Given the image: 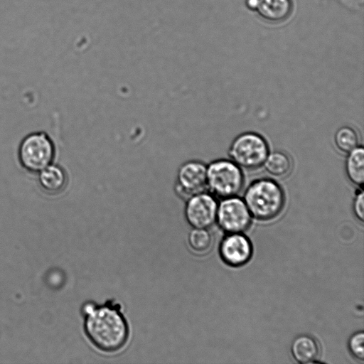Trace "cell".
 Masks as SVG:
<instances>
[{
	"label": "cell",
	"mask_w": 364,
	"mask_h": 364,
	"mask_svg": "<svg viewBox=\"0 0 364 364\" xmlns=\"http://www.w3.org/2000/svg\"><path fill=\"white\" fill-rule=\"evenodd\" d=\"M82 314L84 331L97 349L113 353L125 346L129 329L120 308L109 304L97 305L87 302L82 306Z\"/></svg>",
	"instance_id": "cell-1"
},
{
	"label": "cell",
	"mask_w": 364,
	"mask_h": 364,
	"mask_svg": "<svg viewBox=\"0 0 364 364\" xmlns=\"http://www.w3.org/2000/svg\"><path fill=\"white\" fill-rule=\"evenodd\" d=\"M348 348L352 355L357 359H364V333L363 331H358L353 333L348 341Z\"/></svg>",
	"instance_id": "cell-17"
},
{
	"label": "cell",
	"mask_w": 364,
	"mask_h": 364,
	"mask_svg": "<svg viewBox=\"0 0 364 364\" xmlns=\"http://www.w3.org/2000/svg\"><path fill=\"white\" fill-rule=\"evenodd\" d=\"M334 142L340 151L348 154L358 146V136L352 127L343 126L336 131Z\"/></svg>",
	"instance_id": "cell-15"
},
{
	"label": "cell",
	"mask_w": 364,
	"mask_h": 364,
	"mask_svg": "<svg viewBox=\"0 0 364 364\" xmlns=\"http://www.w3.org/2000/svg\"><path fill=\"white\" fill-rule=\"evenodd\" d=\"M269 146L260 134L247 132L239 134L232 141L228 154L240 168L255 169L263 166L269 154Z\"/></svg>",
	"instance_id": "cell-4"
},
{
	"label": "cell",
	"mask_w": 364,
	"mask_h": 364,
	"mask_svg": "<svg viewBox=\"0 0 364 364\" xmlns=\"http://www.w3.org/2000/svg\"><path fill=\"white\" fill-rule=\"evenodd\" d=\"M188 242L194 252L204 253L212 245V235L207 228H193L188 234Z\"/></svg>",
	"instance_id": "cell-16"
},
{
	"label": "cell",
	"mask_w": 364,
	"mask_h": 364,
	"mask_svg": "<svg viewBox=\"0 0 364 364\" xmlns=\"http://www.w3.org/2000/svg\"><path fill=\"white\" fill-rule=\"evenodd\" d=\"M218 203L212 194L205 191L187 199L185 217L193 228H208L216 221Z\"/></svg>",
	"instance_id": "cell-7"
},
{
	"label": "cell",
	"mask_w": 364,
	"mask_h": 364,
	"mask_svg": "<svg viewBox=\"0 0 364 364\" xmlns=\"http://www.w3.org/2000/svg\"><path fill=\"white\" fill-rule=\"evenodd\" d=\"M243 200L251 216L259 220H269L282 212L285 196L278 183L262 178L253 181L248 186Z\"/></svg>",
	"instance_id": "cell-2"
},
{
	"label": "cell",
	"mask_w": 364,
	"mask_h": 364,
	"mask_svg": "<svg viewBox=\"0 0 364 364\" xmlns=\"http://www.w3.org/2000/svg\"><path fill=\"white\" fill-rule=\"evenodd\" d=\"M263 166L266 171L276 177H283L287 175L291 169V161L284 152L274 151L269 152Z\"/></svg>",
	"instance_id": "cell-14"
},
{
	"label": "cell",
	"mask_w": 364,
	"mask_h": 364,
	"mask_svg": "<svg viewBox=\"0 0 364 364\" xmlns=\"http://www.w3.org/2000/svg\"><path fill=\"white\" fill-rule=\"evenodd\" d=\"M244 176L231 159H220L207 166V188L222 198L235 196L242 190Z\"/></svg>",
	"instance_id": "cell-3"
},
{
	"label": "cell",
	"mask_w": 364,
	"mask_h": 364,
	"mask_svg": "<svg viewBox=\"0 0 364 364\" xmlns=\"http://www.w3.org/2000/svg\"><path fill=\"white\" fill-rule=\"evenodd\" d=\"M252 252L251 242L242 233H228L219 247L223 261L235 267L245 264L251 259Z\"/></svg>",
	"instance_id": "cell-9"
},
{
	"label": "cell",
	"mask_w": 364,
	"mask_h": 364,
	"mask_svg": "<svg viewBox=\"0 0 364 364\" xmlns=\"http://www.w3.org/2000/svg\"><path fill=\"white\" fill-rule=\"evenodd\" d=\"M259 0H245L246 7L252 11H256L259 5Z\"/></svg>",
	"instance_id": "cell-19"
},
{
	"label": "cell",
	"mask_w": 364,
	"mask_h": 364,
	"mask_svg": "<svg viewBox=\"0 0 364 364\" xmlns=\"http://www.w3.org/2000/svg\"><path fill=\"white\" fill-rule=\"evenodd\" d=\"M292 11V0H259L256 12L263 20L279 23L286 21Z\"/></svg>",
	"instance_id": "cell-10"
},
{
	"label": "cell",
	"mask_w": 364,
	"mask_h": 364,
	"mask_svg": "<svg viewBox=\"0 0 364 364\" xmlns=\"http://www.w3.org/2000/svg\"><path fill=\"white\" fill-rule=\"evenodd\" d=\"M290 350L294 359L303 364L314 362L319 355V346L309 335L296 337L291 344Z\"/></svg>",
	"instance_id": "cell-11"
},
{
	"label": "cell",
	"mask_w": 364,
	"mask_h": 364,
	"mask_svg": "<svg viewBox=\"0 0 364 364\" xmlns=\"http://www.w3.org/2000/svg\"><path fill=\"white\" fill-rule=\"evenodd\" d=\"M353 213L360 221L364 220V193L362 188L356 193L353 203Z\"/></svg>",
	"instance_id": "cell-18"
},
{
	"label": "cell",
	"mask_w": 364,
	"mask_h": 364,
	"mask_svg": "<svg viewBox=\"0 0 364 364\" xmlns=\"http://www.w3.org/2000/svg\"><path fill=\"white\" fill-rule=\"evenodd\" d=\"M55 156L54 144L45 132H34L21 141L18 148V159L28 171L40 172L52 164Z\"/></svg>",
	"instance_id": "cell-5"
},
{
	"label": "cell",
	"mask_w": 364,
	"mask_h": 364,
	"mask_svg": "<svg viewBox=\"0 0 364 364\" xmlns=\"http://www.w3.org/2000/svg\"><path fill=\"white\" fill-rule=\"evenodd\" d=\"M38 181L46 192L56 194L65 187L67 176L61 167L51 164L39 172Z\"/></svg>",
	"instance_id": "cell-12"
},
{
	"label": "cell",
	"mask_w": 364,
	"mask_h": 364,
	"mask_svg": "<svg viewBox=\"0 0 364 364\" xmlns=\"http://www.w3.org/2000/svg\"><path fill=\"white\" fill-rule=\"evenodd\" d=\"M216 221L227 233H242L251 224V214L242 199L224 198L218 204Z\"/></svg>",
	"instance_id": "cell-6"
},
{
	"label": "cell",
	"mask_w": 364,
	"mask_h": 364,
	"mask_svg": "<svg viewBox=\"0 0 364 364\" xmlns=\"http://www.w3.org/2000/svg\"><path fill=\"white\" fill-rule=\"evenodd\" d=\"M345 169L348 178L355 186L363 188L364 183V149L358 146L348 153Z\"/></svg>",
	"instance_id": "cell-13"
},
{
	"label": "cell",
	"mask_w": 364,
	"mask_h": 364,
	"mask_svg": "<svg viewBox=\"0 0 364 364\" xmlns=\"http://www.w3.org/2000/svg\"><path fill=\"white\" fill-rule=\"evenodd\" d=\"M175 188L177 194L186 199L203 192L207 188V166L198 160L183 164L177 173Z\"/></svg>",
	"instance_id": "cell-8"
}]
</instances>
